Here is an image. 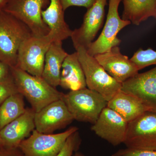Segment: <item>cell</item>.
<instances>
[{
  "label": "cell",
  "mask_w": 156,
  "mask_h": 156,
  "mask_svg": "<svg viewBox=\"0 0 156 156\" xmlns=\"http://www.w3.org/2000/svg\"><path fill=\"white\" fill-rule=\"evenodd\" d=\"M34 111L27 108L25 112L0 130L4 147L18 148L24 140L30 136L35 128Z\"/></svg>",
  "instance_id": "cell-15"
},
{
  "label": "cell",
  "mask_w": 156,
  "mask_h": 156,
  "mask_svg": "<svg viewBox=\"0 0 156 156\" xmlns=\"http://www.w3.org/2000/svg\"><path fill=\"white\" fill-rule=\"evenodd\" d=\"M76 50L83 70L87 87L98 92L109 101L121 90L122 83L108 74L85 48L80 47Z\"/></svg>",
  "instance_id": "cell-4"
},
{
  "label": "cell",
  "mask_w": 156,
  "mask_h": 156,
  "mask_svg": "<svg viewBox=\"0 0 156 156\" xmlns=\"http://www.w3.org/2000/svg\"><path fill=\"white\" fill-rule=\"evenodd\" d=\"M0 156H25L19 148L0 147Z\"/></svg>",
  "instance_id": "cell-27"
},
{
  "label": "cell",
  "mask_w": 156,
  "mask_h": 156,
  "mask_svg": "<svg viewBox=\"0 0 156 156\" xmlns=\"http://www.w3.org/2000/svg\"><path fill=\"white\" fill-rule=\"evenodd\" d=\"M130 59L139 70L150 66L156 65V51L151 48L145 50L140 48Z\"/></svg>",
  "instance_id": "cell-22"
},
{
  "label": "cell",
  "mask_w": 156,
  "mask_h": 156,
  "mask_svg": "<svg viewBox=\"0 0 156 156\" xmlns=\"http://www.w3.org/2000/svg\"><path fill=\"white\" fill-rule=\"evenodd\" d=\"M7 0H0V10H3Z\"/></svg>",
  "instance_id": "cell-29"
},
{
  "label": "cell",
  "mask_w": 156,
  "mask_h": 156,
  "mask_svg": "<svg viewBox=\"0 0 156 156\" xmlns=\"http://www.w3.org/2000/svg\"><path fill=\"white\" fill-rule=\"evenodd\" d=\"M74 156H84L83 154L80 153V152H76V153L75 154Z\"/></svg>",
  "instance_id": "cell-30"
},
{
  "label": "cell",
  "mask_w": 156,
  "mask_h": 156,
  "mask_svg": "<svg viewBox=\"0 0 156 156\" xmlns=\"http://www.w3.org/2000/svg\"><path fill=\"white\" fill-rule=\"evenodd\" d=\"M11 75V67L5 62L0 61V81L7 79Z\"/></svg>",
  "instance_id": "cell-28"
},
{
  "label": "cell",
  "mask_w": 156,
  "mask_h": 156,
  "mask_svg": "<svg viewBox=\"0 0 156 156\" xmlns=\"http://www.w3.org/2000/svg\"><path fill=\"white\" fill-rule=\"evenodd\" d=\"M72 127L58 134H44L34 129L20 144L19 148L25 156H55L59 152L71 135L77 131Z\"/></svg>",
  "instance_id": "cell-8"
},
{
  "label": "cell",
  "mask_w": 156,
  "mask_h": 156,
  "mask_svg": "<svg viewBox=\"0 0 156 156\" xmlns=\"http://www.w3.org/2000/svg\"><path fill=\"white\" fill-rule=\"evenodd\" d=\"M63 11L72 6L85 7L87 9L92 7L97 0H60Z\"/></svg>",
  "instance_id": "cell-26"
},
{
  "label": "cell",
  "mask_w": 156,
  "mask_h": 156,
  "mask_svg": "<svg viewBox=\"0 0 156 156\" xmlns=\"http://www.w3.org/2000/svg\"><path fill=\"white\" fill-rule=\"evenodd\" d=\"M121 90L137 98L147 111L156 113V66L123 82Z\"/></svg>",
  "instance_id": "cell-10"
},
{
  "label": "cell",
  "mask_w": 156,
  "mask_h": 156,
  "mask_svg": "<svg viewBox=\"0 0 156 156\" xmlns=\"http://www.w3.org/2000/svg\"><path fill=\"white\" fill-rule=\"evenodd\" d=\"M73 120L62 98L35 112V129L44 134H53L54 131L66 127Z\"/></svg>",
  "instance_id": "cell-12"
},
{
  "label": "cell",
  "mask_w": 156,
  "mask_h": 156,
  "mask_svg": "<svg viewBox=\"0 0 156 156\" xmlns=\"http://www.w3.org/2000/svg\"><path fill=\"white\" fill-rule=\"evenodd\" d=\"M122 0H109L108 13L104 27L96 41L92 42L87 50L90 56L107 52L114 47L119 46L121 40L117 37L120 31L131 24L130 21L120 17L119 7Z\"/></svg>",
  "instance_id": "cell-9"
},
{
  "label": "cell",
  "mask_w": 156,
  "mask_h": 156,
  "mask_svg": "<svg viewBox=\"0 0 156 156\" xmlns=\"http://www.w3.org/2000/svg\"><path fill=\"white\" fill-rule=\"evenodd\" d=\"M43 20L50 29L49 35L53 42H62L71 36L70 29L64 18V11L60 0H50L48 8L42 11Z\"/></svg>",
  "instance_id": "cell-16"
},
{
  "label": "cell",
  "mask_w": 156,
  "mask_h": 156,
  "mask_svg": "<svg viewBox=\"0 0 156 156\" xmlns=\"http://www.w3.org/2000/svg\"><path fill=\"white\" fill-rule=\"evenodd\" d=\"M50 0H7L3 10L25 24L34 36L47 35L50 29L43 20L42 11Z\"/></svg>",
  "instance_id": "cell-5"
},
{
  "label": "cell",
  "mask_w": 156,
  "mask_h": 156,
  "mask_svg": "<svg viewBox=\"0 0 156 156\" xmlns=\"http://www.w3.org/2000/svg\"><path fill=\"white\" fill-rule=\"evenodd\" d=\"M112 156H156V151L139 150L127 147L117 151Z\"/></svg>",
  "instance_id": "cell-25"
},
{
  "label": "cell",
  "mask_w": 156,
  "mask_h": 156,
  "mask_svg": "<svg viewBox=\"0 0 156 156\" xmlns=\"http://www.w3.org/2000/svg\"><path fill=\"white\" fill-rule=\"evenodd\" d=\"M23 97L20 93H16L0 105V130L25 112Z\"/></svg>",
  "instance_id": "cell-21"
},
{
  "label": "cell",
  "mask_w": 156,
  "mask_h": 156,
  "mask_svg": "<svg viewBox=\"0 0 156 156\" xmlns=\"http://www.w3.org/2000/svg\"><path fill=\"white\" fill-rule=\"evenodd\" d=\"M80 144L77 131L71 135L66 140L64 146L55 156H72Z\"/></svg>",
  "instance_id": "cell-24"
},
{
  "label": "cell",
  "mask_w": 156,
  "mask_h": 156,
  "mask_svg": "<svg viewBox=\"0 0 156 156\" xmlns=\"http://www.w3.org/2000/svg\"><path fill=\"white\" fill-rule=\"evenodd\" d=\"M94 57L108 74L121 83L134 76L139 71L128 56L121 53L119 46Z\"/></svg>",
  "instance_id": "cell-14"
},
{
  "label": "cell",
  "mask_w": 156,
  "mask_h": 156,
  "mask_svg": "<svg viewBox=\"0 0 156 156\" xmlns=\"http://www.w3.org/2000/svg\"><path fill=\"white\" fill-rule=\"evenodd\" d=\"M122 1H123V0H122Z\"/></svg>",
  "instance_id": "cell-32"
},
{
  "label": "cell",
  "mask_w": 156,
  "mask_h": 156,
  "mask_svg": "<svg viewBox=\"0 0 156 156\" xmlns=\"http://www.w3.org/2000/svg\"><path fill=\"white\" fill-rule=\"evenodd\" d=\"M62 42H53L45 56L42 77L52 87L59 86L62 67L68 54L62 48Z\"/></svg>",
  "instance_id": "cell-18"
},
{
  "label": "cell",
  "mask_w": 156,
  "mask_h": 156,
  "mask_svg": "<svg viewBox=\"0 0 156 156\" xmlns=\"http://www.w3.org/2000/svg\"><path fill=\"white\" fill-rule=\"evenodd\" d=\"M11 71L18 92L28 101L35 112L63 97V93L42 77L31 75L15 66L11 67Z\"/></svg>",
  "instance_id": "cell-1"
},
{
  "label": "cell",
  "mask_w": 156,
  "mask_h": 156,
  "mask_svg": "<svg viewBox=\"0 0 156 156\" xmlns=\"http://www.w3.org/2000/svg\"><path fill=\"white\" fill-rule=\"evenodd\" d=\"M4 147L3 145L2 140V138H1V135H0V147Z\"/></svg>",
  "instance_id": "cell-31"
},
{
  "label": "cell",
  "mask_w": 156,
  "mask_h": 156,
  "mask_svg": "<svg viewBox=\"0 0 156 156\" xmlns=\"http://www.w3.org/2000/svg\"><path fill=\"white\" fill-rule=\"evenodd\" d=\"M106 5L107 0H97L87 9L82 25L73 30L70 37L75 49L82 47L87 50L93 42L103 25Z\"/></svg>",
  "instance_id": "cell-11"
},
{
  "label": "cell",
  "mask_w": 156,
  "mask_h": 156,
  "mask_svg": "<svg viewBox=\"0 0 156 156\" xmlns=\"http://www.w3.org/2000/svg\"><path fill=\"white\" fill-rule=\"evenodd\" d=\"M123 143L128 148L156 151V113L145 112L128 123Z\"/></svg>",
  "instance_id": "cell-7"
},
{
  "label": "cell",
  "mask_w": 156,
  "mask_h": 156,
  "mask_svg": "<svg viewBox=\"0 0 156 156\" xmlns=\"http://www.w3.org/2000/svg\"><path fill=\"white\" fill-rule=\"evenodd\" d=\"M62 99L74 120L92 124L107 106L108 101L102 95L87 88L70 91L64 94Z\"/></svg>",
  "instance_id": "cell-3"
},
{
  "label": "cell",
  "mask_w": 156,
  "mask_h": 156,
  "mask_svg": "<svg viewBox=\"0 0 156 156\" xmlns=\"http://www.w3.org/2000/svg\"><path fill=\"white\" fill-rule=\"evenodd\" d=\"M17 93L19 92L12 75L7 79L0 81V105L8 98Z\"/></svg>",
  "instance_id": "cell-23"
},
{
  "label": "cell",
  "mask_w": 156,
  "mask_h": 156,
  "mask_svg": "<svg viewBox=\"0 0 156 156\" xmlns=\"http://www.w3.org/2000/svg\"><path fill=\"white\" fill-rule=\"evenodd\" d=\"M28 27L4 10H0V61L16 66L20 45L33 36Z\"/></svg>",
  "instance_id": "cell-2"
},
{
  "label": "cell",
  "mask_w": 156,
  "mask_h": 156,
  "mask_svg": "<svg viewBox=\"0 0 156 156\" xmlns=\"http://www.w3.org/2000/svg\"><path fill=\"white\" fill-rule=\"evenodd\" d=\"M53 42L49 34L27 39L20 47L15 67L31 75L42 77L46 53Z\"/></svg>",
  "instance_id": "cell-6"
},
{
  "label": "cell",
  "mask_w": 156,
  "mask_h": 156,
  "mask_svg": "<svg viewBox=\"0 0 156 156\" xmlns=\"http://www.w3.org/2000/svg\"><path fill=\"white\" fill-rule=\"evenodd\" d=\"M59 86L70 91L87 88L86 78L76 52L68 54L64 59Z\"/></svg>",
  "instance_id": "cell-17"
},
{
  "label": "cell",
  "mask_w": 156,
  "mask_h": 156,
  "mask_svg": "<svg viewBox=\"0 0 156 156\" xmlns=\"http://www.w3.org/2000/svg\"><path fill=\"white\" fill-rule=\"evenodd\" d=\"M128 124L120 115L107 106L101 112L91 130L97 136L117 146L125 141Z\"/></svg>",
  "instance_id": "cell-13"
},
{
  "label": "cell",
  "mask_w": 156,
  "mask_h": 156,
  "mask_svg": "<svg viewBox=\"0 0 156 156\" xmlns=\"http://www.w3.org/2000/svg\"><path fill=\"white\" fill-rule=\"evenodd\" d=\"M107 107L113 110L128 123L147 111L137 98L121 90L108 101Z\"/></svg>",
  "instance_id": "cell-19"
},
{
  "label": "cell",
  "mask_w": 156,
  "mask_h": 156,
  "mask_svg": "<svg viewBox=\"0 0 156 156\" xmlns=\"http://www.w3.org/2000/svg\"><path fill=\"white\" fill-rule=\"evenodd\" d=\"M122 19L135 25L150 17L156 19V0H123Z\"/></svg>",
  "instance_id": "cell-20"
}]
</instances>
